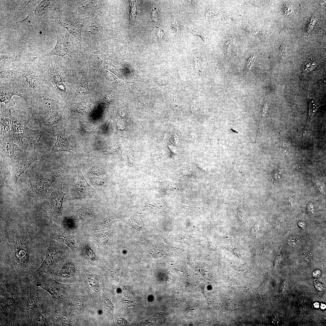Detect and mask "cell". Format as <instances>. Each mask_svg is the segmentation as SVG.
<instances>
[{
	"mask_svg": "<svg viewBox=\"0 0 326 326\" xmlns=\"http://www.w3.org/2000/svg\"><path fill=\"white\" fill-rule=\"evenodd\" d=\"M57 42L55 46L45 56L57 55L63 57L69 64L72 74L74 75L75 62L77 58L78 52L72 47L69 35L59 31H56Z\"/></svg>",
	"mask_w": 326,
	"mask_h": 326,
	"instance_id": "6da1fadb",
	"label": "cell"
},
{
	"mask_svg": "<svg viewBox=\"0 0 326 326\" xmlns=\"http://www.w3.org/2000/svg\"><path fill=\"white\" fill-rule=\"evenodd\" d=\"M0 160L8 167L20 161L26 152L19 147L9 136L0 137Z\"/></svg>",
	"mask_w": 326,
	"mask_h": 326,
	"instance_id": "7a4b0ae2",
	"label": "cell"
},
{
	"mask_svg": "<svg viewBox=\"0 0 326 326\" xmlns=\"http://www.w3.org/2000/svg\"><path fill=\"white\" fill-rule=\"evenodd\" d=\"M45 95L38 99H33L29 108L30 109L32 119L38 123L47 119L55 111L56 104L55 101Z\"/></svg>",
	"mask_w": 326,
	"mask_h": 326,
	"instance_id": "3957f363",
	"label": "cell"
},
{
	"mask_svg": "<svg viewBox=\"0 0 326 326\" xmlns=\"http://www.w3.org/2000/svg\"><path fill=\"white\" fill-rule=\"evenodd\" d=\"M44 132L40 129L34 130L27 127L20 133H10L9 136L23 150L30 152L35 149Z\"/></svg>",
	"mask_w": 326,
	"mask_h": 326,
	"instance_id": "277c9868",
	"label": "cell"
},
{
	"mask_svg": "<svg viewBox=\"0 0 326 326\" xmlns=\"http://www.w3.org/2000/svg\"><path fill=\"white\" fill-rule=\"evenodd\" d=\"M60 174L59 171L45 173L32 180L30 181V187L27 192V195L36 198L44 197Z\"/></svg>",
	"mask_w": 326,
	"mask_h": 326,
	"instance_id": "5b68a950",
	"label": "cell"
},
{
	"mask_svg": "<svg viewBox=\"0 0 326 326\" xmlns=\"http://www.w3.org/2000/svg\"><path fill=\"white\" fill-rule=\"evenodd\" d=\"M13 249V259L16 266L20 270H27L30 251L28 241L25 238L18 237L14 242Z\"/></svg>",
	"mask_w": 326,
	"mask_h": 326,
	"instance_id": "8992f818",
	"label": "cell"
},
{
	"mask_svg": "<svg viewBox=\"0 0 326 326\" xmlns=\"http://www.w3.org/2000/svg\"><path fill=\"white\" fill-rule=\"evenodd\" d=\"M76 168L78 172V180L70 190L69 199H79L93 197L96 193V190L84 177L80 167L76 166Z\"/></svg>",
	"mask_w": 326,
	"mask_h": 326,
	"instance_id": "52a82bcc",
	"label": "cell"
},
{
	"mask_svg": "<svg viewBox=\"0 0 326 326\" xmlns=\"http://www.w3.org/2000/svg\"><path fill=\"white\" fill-rule=\"evenodd\" d=\"M46 22L58 23L65 28L80 42L82 41L81 31L84 23V19L73 16L63 15L52 17Z\"/></svg>",
	"mask_w": 326,
	"mask_h": 326,
	"instance_id": "ba28073f",
	"label": "cell"
},
{
	"mask_svg": "<svg viewBox=\"0 0 326 326\" xmlns=\"http://www.w3.org/2000/svg\"><path fill=\"white\" fill-rule=\"evenodd\" d=\"M63 182V180H62L58 182L51 194L46 201L48 211L54 215H61L63 210V201L66 193L62 190Z\"/></svg>",
	"mask_w": 326,
	"mask_h": 326,
	"instance_id": "9c48e42d",
	"label": "cell"
},
{
	"mask_svg": "<svg viewBox=\"0 0 326 326\" xmlns=\"http://www.w3.org/2000/svg\"><path fill=\"white\" fill-rule=\"evenodd\" d=\"M35 150L31 152H26L23 158L12 166L11 172L15 183L20 176L30 165L42 156L41 153Z\"/></svg>",
	"mask_w": 326,
	"mask_h": 326,
	"instance_id": "30bf717a",
	"label": "cell"
},
{
	"mask_svg": "<svg viewBox=\"0 0 326 326\" xmlns=\"http://www.w3.org/2000/svg\"><path fill=\"white\" fill-rule=\"evenodd\" d=\"M63 117V110L54 112L47 119L39 123L40 129L56 135L60 130L65 129L62 121Z\"/></svg>",
	"mask_w": 326,
	"mask_h": 326,
	"instance_id": "8fae6325",
	"label": "cell"
},
{
	"mask_svg": "<svg viewBox=\"0 0 326 326\" xmlns=\"http://www.w3.org/2000/svg\"><path fill=\"white\" fill-rule=\"evenodd\" d=\"M66 129L59 131L56 134L57 139L55 144L48 151V154L60 152H66L73 154L75 149L68 142L65 135Z\"/></svg>",
	"mask_w": 326,
	"mask_h": 326,
	"instance_id": "7c38bea8",
	"label": "cell"
},
{
	"mask_svg": "<svg viewBox=\"0 0 326 326\" xmlns=\"http://www.w3.org/2000/svg\"><path fill=\"white\" fill-rule=\"evenodd\" d=\"M37 284L49 292L53 299H56L63 296L66 289L68 286L67 285L58 283L52 278L45 283H37Z\"/></svg>",
	"mask_w": 326,
	"mask_h": 326,
	"instance_id": "4fadbf2b",
	"label": "cell"
},
{
	"mask_svg": "<svg viewBox=\"0 0 326 326\" xmlns=\"http://www.w3.org/2000/svg\"><path fill=\"white\" fill-rule=\"evenodd\" d=\"M59 257L56 248L50 244L47 249L45 258L38 270L47 273L50 272Z\"/></svg>",
	"mask_w": 326,
	"mask_h": 326,
	"instance_id": "5bb4252c",
	"label": "cell"
},
{
	"mask_svg": "<svg viewBox=\"0 0 326 326\" xmlns=\"http://www.w3.org/2000/svg\"><path fill=\"white\" fill-rule=\"evenodd\" d=\"M0 105V137L9 136L13 117L10 108L3 110Z\"/></svg>",
	"mask_w": 326,
	"mask_h": 326,
	"instance_id": "9a60e30c",
	"label": "cell"
},
{
	"mask_svg": "<svg viewBox=\"0 0 326 326\" xmlns=\"http://www.w3.org/2000/svg\"><path fill=\"white\" fill-rule=\"evenodd\" d=\"M88 79L85 75L82 74V77L72 100L81 101L87 100L89 95Z\"/></svg>",
	"mask_w": 326,
	"mask_h": 326,
	"instance_id": "2e32d148",
	"label": "cell"
},
{
	"mask_svg": "<svg viewBox=\"0 0 326 326\" xmlns=\"http://www.w3.org/2000/svg\"><path fill=\"white\" fill-rule=\"evenodd\" d=\"M104 59L103 55L90 54L87 58L89 69V77L95 76Z\"/></svg>",
	"mask_w": 326,
	"mask_h": 326,
	"instance_id": "e0dca14e",
	"label": "cell"
},
{
	"mask_svg": "<svg viewBox=\"0 0 326 326\" xmlns=\"http://www.w3.org/2000/svg\"><path fill=\"white\" fill-rule=\"evenodd\" d=\"M52 1L49 0L41 1L25 18L20 21V23L28 21L34 17L40 16L46 13L52 5Z\"/></svg>",
	"mask_w": 326,
	"mask_h": 326,
	"instance_id": "ac0fdd59",
	"label": "cell"
},
{
	"mask_svg": "<svg viewBox=\"0 0 326 326\" xmlns=\"http://www.w3.org/2000/svg\"><path fill=\"white\" fill-rule=\"evenodd\" d=\"M87 100L80 102L74 103L70 104L69 109L71 110L82 115L88 114L91 109V104Z\"/></svg>",
	"mask_w": 326,
	"mask_h": 326,
	"instance_id": "d6986e66",
	"label": "cell"
},
{
	"mask_svg": "<svg viewBox=\"0 0 326 326\" xmlns=\"http://www.w3.org/2000/svg\"><path fill=\"white\" fill-rule=\"evenodd\" d=\"M26 79L25 82H27L29 85L28 88L34 89L37 88L41 83L40 79L35 72L29 70L23 74Z\"/></svg>",
	"mask_w": 326,
	"mask_h": 326,
	"instance_id": "ffe728a7",
	"label": "cell"
},
{
	"mask_svg": "<svg viewBox=\"0 0 326 326\" xmlns=\"http://www.w3.org/2000/svg\"><path fill=\"white\" fill-rule=\"evenodd\" d=\"M28 120L18 117H13L10 133H17L21 132L27 127Z\"/></svg>",
	"mask_w": 326,
	"mask_h": 326,
	"instance_id": "44dd1931",
	"label": "cell"
},
{
	"mask_svg": "<svg viewBox=\"0 0 326 326\" xmlns=\"http://www.w3.org/2000/svg\"><path fill=\"white\" fill-rule=\"evenodd\" d=\"M321 105L320 104L313 100L309 102L308 117L305 125L304 133H305L313 117Z\"/></svg>",
	"mask_w": 326,
	"mask_h": 326,
	"instance_id": "7402d4cb",
	"label": "cell"
},
{
	"mask_svg": "<svg viewBox=\"0 0 326 326\" xmlns=\"http://www.w3.org/2000/svg\"><path fill=\"white\" fill-rule=\"evenodd\" d=\"M25 302L27 307L31 310L34 309L36 307L38 298L36 295L30 290L27 291L25 294Z\"/></svg>",
	"mask_w": 326,
	"mask_h": 326,
	"instance_id": "603a6c76",
	"label": "cell"
},
{
	"mask_svg": "<svg viewBox=\"0 0 326 326\" xmlns=\"http://www.w3.org/2000/svg\"><path fill=\"white\" fill-rule=\"evenodd\" d=\"M0 103H4L7 106V108H9L15 105V102L12 98V96L8 91L5 89L0 88Z\"/></svg>",
	"mask_w": 326,
	"mask_h": 326,
	"instance_id": "cb8c5ba5",
	"label": "cell"
},
{
	"mask_svg": "<svg viewBox=\"0 0 326 326\" xmlns=\"http://www.w3.org/2000/svg\"><path fill=\"white\" fill-rule=\"evenodd\" d=\"M75 273L74 266L71 262L66 263L63 265L60 271L61 275L65 278H68L73 276Z\"/></svg>",
	"mask_w": 326,
	"mask_h": 326,
	"instance_id": "d4e9b609",
	"label": "cell"
},
{
	"mask_svg": "<svg viewBox=\"0 0 326 326\" xmlns=\"http://www.w3.org/2000/svg\"><path fill=\"white\" fill-rule=\"evenodd\" d=\"M87 279L89 284L91 287L95 291H98L99 284V279L97 276L95 274L90 273L88 275Z\"/></svg>",
	"mask_w": 326,
	"mask_h": 326,
	"instance_id": "484cf974",
	"label": "cell"
},
{
	"mask_svg": "<svg viewBox=\"0 0 326 326\" xmlns=\"http://www.w3.org/2000/svg\"><path fill=\"white\" fill-rule=\"evenodd\" d=\"M96 130V129L94 126L89 124H82L78 129L79 132L84 135L93 133Z\"/></svg>",
	"mask_w": 326,
	"mask_h": 326,
	"instance_id": "4316f807",
	"label": "cell"
},
{
	"mask_svg": "<svg viewBox=\"0 0 326 326\" xmlns=\"http://www.w3.org/2000/svg\"><path fill=\"white\" fill-rule=\"evenodd\" d=\"M15 302V299L12 297H8L2 302L1 306L4 308L13 305Z\"/></svg>",
	"mask_w": 326,
	"mask_h": 326,
	"instance_id": "83f0119b",
	"label": "cell"
},
{
	"mask_svg": "<svg viewBox=\"0 0 326 326\" xmlns=\"http://www.w3.org/2000/svg\"><path fill=\"white\" fill-rule=\"evenodd\" d=\"M77 214L81 219H84L88 217L90 213L88 209L86 207H82L78 210Z\"/></svg>",
	"mask_w": 326,
	"mask_h": 326,
	"instance_id": "f1b7e54d",
	"label": "cell"
},
{
	"mask_svg": "<svg viewBox=\"0 0 326 326\" xmlns=\"http://www.w3.org/2000/svg\"><path fill=\"white\" fill-rule=\"evenodd\" d=\"M14 71L8 70H2L0 71V76L1 79H8L11 78L15 73Z\"/></svg>",
	"mask_w": 326,
	"mask_h": 326,
	"instance_id": "f546056e",
	"label": "cell"
},
{
	"mask_svg": "<svg viewBox=\"0 0 326 326\" xmlns=\"http://www.w3.org/2000/svg\"><path fill=\"white\" fill-rule=\"evenodd\" d=\"M316 64L314 63H309L305 64L303 69V73L301 77L305 76L309 72L314 69L316 67Z\"/></svg>",
	"mask_w": 326,
	"mask_h": 326,
	"instance_id": "4dcf8cb0",
	"label": "cell"
},
{
	"mask_svg": "<svg viewBox=\"0 0 326 326\" xmlns=\"http://www.w3.org/2000/svg\"><path fill=\"white\" fill-rule=\"evenodd\" d=\"M60 239L69 247L72 248L74 247V241L71 237L68 236L63 235L60 237Z\"/></svg>",
	"mask_w": 326,
	"mask_h": 326,
	"instance_id": "1f68e13d",
	"label": "cell"
},
{
	"mask_svg": "<svg viewBox=\"0 0 326 326\" xmlns=\"http://www.w3.org/2000/svg\"><path fill=\"white\" fill-rule=\"evenodd\" d=\"M15 59V57L11 56L0 55V61L1 64H4L9 62L12 61Z\"/></svg>",
	"mask_w": 326,
	"mask_h": 326,
	"instance_id": "d6a6232c",
	"label": "cell"
},
{
	"mask_svg": "<svg viewBox=\"0 0 326 326\" xmlns=\"http://www.w3.org/2000/svg\"><path fill=\"white\" fill-rule=\"evenodd\" d=\"M299 239L298 237L296 236H292L289 238L288 243L289 245L292 247L296 246L298 244Z\"/></svg>",
	"mask_w": 326,
	"mask_h": 326,
	"instance_id": "836d02e7",
	"label": "cell"
},
{
	"mask_svg": "<svg viewBox=\"0 0 326 326\" xmlns=\"http://www.w3.org/2000/svg\"><path fill=\"white\" fill-rule=\"evenodd\" d=\"M33 1H23L21 5L19 8L15 16L18 15L22 11L26 8L27 6L33 3Z\"/></svg>",
	"mask_w": 326,
	"mask_h": 326,
	"instance_id": "e575fe53",
	"label": "cell"
},
{
	"mask_svg": "<svg viewBox=\"0 0 326 326\" xmlns=\"http://www.w3.org/2000/svg\"><path fill=\"white\" fill-rule=\"evenodd\" d=\"M86 256L92 260H96V258L92 250L89 247L86 248L85 250Z\"/></svg>",
	"mask_w": 326,
	"mask_h": 326,
	"instance_id": "d590c367",
	"label": "cell"
},
{
	"mask_svg": "<svg viewBox=\"0 0 326 326\" xmlns=\"http://www.w3.org/2000/svg\"><path fill=\"white\" fill-rule=\"evenodd\" d=\"M255 57L256 56L255 55H254L253 57L249 58L248 59L247 62L245 70V71H246L245 72H248L250 69L251 66L255 61Z\"/></svg>",
	"mask_w": 326,
	"mask_h": 326,
	"instance_id": "8d00e7d4",
	"label": "cell"
},
{
	"mask_svg": "<svg viewBox=\"0 0 326 326\" xmlns=\"http://www.w3.org/2000/svg\"><path fill=\"white\" fill-rule=\"evenodd\" d=\"M131 12L130 15V21L132 22L135 17L136 14V9L132 1H130Z\"/></svg>",
	"mask_w": 326,
	"mask_h": 326,
	"instance_id": "74e56055",
	"label": "cell"
},
{
	"mask_svg": "<svg viewBox=\"0 0 326 326\" xmlns=\"http://www.w3.org/2000/svg\"><path fill=\"white\" fill-rule=\"evenodd\" d=\"M46 316L44 313H41L39 314L37 319V324L38 325L42 324L45 321Z\"/></svg>",
	"mask_w": 326,
	"mask_h": 326,
	"instance_id": "f35d334b",
	"label": "cell"
},
{
	"mask_svg": "<svg viewBox=\"0 0 326 326\" xmlns=\"http://www.w3.org/2000/svg\"><path fill=\"white\" fill-rule=\"evenodd\" d=\"M188 29L191 33L195 35L199 36L203 39V36L202 35L200 32L198 30L192 27H188Z\"/></svg>",
	"mask_w": 326,
	"mask_h": 326,
	"instance_id": "ab89813d",
	"label": "cell"
},
{
	"mask_svg": "<svg viewBox=\"0 0 326 326\" xmlns=\"http://www.w3.org/2000/svg\"><path fill=\"white\" fill-rule=\"evenodd\" d=\"M118 149L119 147L117 145H114L107 147L104 149V150L107 152L111 153L116 152Z\"/></svg>",
	"mask_w": 326,
	"mask_h": 326,
	"instance_id": "60d3db41",
	"label": "cell"
},
{
	"mask_svg": "<svg viewBox=\"0 0 326 326\" xmlns=\"http://www.w3.org/2000/svg\"><path fill=\"white\" fill-rule=\"evenodd\" d=\"M247 29L249 31L255 35H257L260 33L259 30L256 27L248 26Z\"/></svg>",
	"mask_w": 326,
	"mask_h": 326,
	"instance_id": "b9f144b4",
	"label": "cell"
},
{
	"mask_svg": "<svg viewBox=\"0 0 326 326\" xmlns=\"http://www.w3.org/2000/svg\"><path fill=\"white\" fill-rule=\"evenodd\" d=\"M62 324L63 325L66 326L69 324V320L68 318L66 316L63 317L62 320Z\"/></svg>",
	"mask_w": 326,
	"mask_h": 326,
	"instance_id": "7bdbcfd3",
	"label": "cell"
},
{
	"mask_svg": "<svg viewBox=\"0 0 326 326\" xmlns=\"http://www.w3.org/2000/svg\"><path fill=\"white\" fill-rule=\"evenodd\" d=\"M286 48L284 46H282L280 47V53L282 56H284L286 52Z\"/></svg>",
	"mask_w": 326,
	"mask_h": 326,
	"instance_id": "ee69618b",
	"label": "cell"
},
{
	"mask_svg": "<svg viewBox=\"0 0 326 326\" xmlns=\"http://www.w3.org/2000/svg\"><path fill=\"white\" fill-rule=\"evenodd\" d=\"M173 26H174V27H176V30H178V24L177 23V21H175V20H174V22H173Z\"/></svg>",
	"mask_w": 326,
	"mask_h": 326,
	"instance_id": "f6af8a7d",
	"label": "cell"
},
{
	"mask_svg": "<svg viewBox=\"0 0 326 326\" xmlns=\"http://www.w3.org/2000/svg\"><path fill=\"white\" fill-rule=\"evenodd\" d=\"M321 308L322 309H324L326 308V305L324 304H321Z\"/></svg>",
	"mask_w": 326,
	"mask_h": 326,
	"instance_id": "bcb514c9",
	"label": "cell"
},
{
	"mask_svg": "<svg viewBox=\"0 0 326 326\" xmlns=\"http://www.w3.org/2000/svg\"><path fill=\"white\" fill-rule=\"evenodd\" d=\"M315 307V308H318L319 307V304L318 302H316L314 304Z\"/></svg>",
	"mask_w": 326,
	"mask_h": 326,
	"instance_id": "7dc6e473",
	"label": "cell"
}]
</instances>
